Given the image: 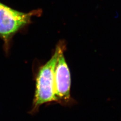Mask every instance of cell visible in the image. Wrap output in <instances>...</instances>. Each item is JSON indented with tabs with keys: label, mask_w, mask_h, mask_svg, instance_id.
Returning <instances> with one entry per match:
<instances>
[{
	"label": "cell",
	"mask_w": 121,
	"mask_h": 121,
	"mask_svg": "<svg viewBox=\"0 0 121 121\" xmlns=\"http://www.w3.org/2000/svg\"><path fill=\"white\" fill-rule=\"evenodd\" d=\"M65 50V44L60 43L56 45L54 53L46 63L41 66L35 78V97L31 111L35 113L43 104L56 102L54 88L55 70L59 56Z\"/></svg>",
	"instance_id": "6da1fadb"
},
{
	"label": "cell",
	"mask_w": 121,
	"mask_h": 121,
	"mask_svg": "<svg viewBox=\"0 0 121 121\" xmlns=\"http://www.w3.org/2000/svg\"><path fill=\"white\" fill-rule=\"evenodd\" d=\"M40 10L28 13L20 12L0 2V38L3 40L5 50L7 52L14 35L29 24L33 17L39 15Z\"/></svg>",
	"instance_id": "7a4b0ae2"
},
{
	"label": "cell",
	"mask_w": 121,
	"mask_h": 121,
	"mask_svg": "<svg viewBox=\"0 0 121 121\" xmlns=\"http://www.w3.org/2000/svg\"><path fill=\"white\" fill-rule=\"evenodd\" d=\"M63 51L59 56L54 75L55 93L56 102L62 105H69L73 103L71 97V77L69 68Z\"/></svg>",
	"instance_id": "3957f363"
}]
</instances>
